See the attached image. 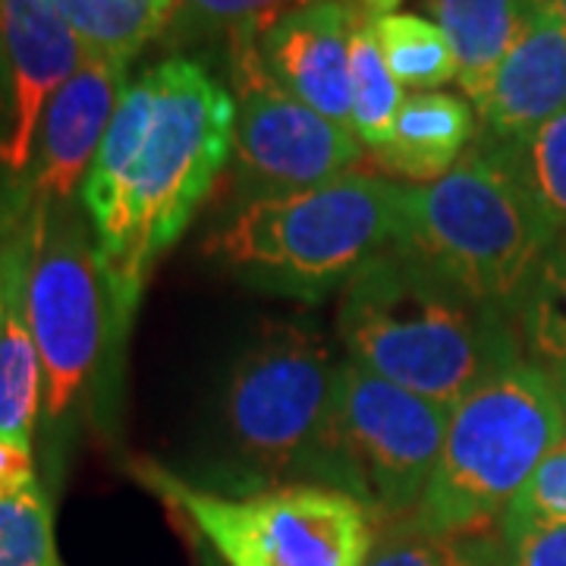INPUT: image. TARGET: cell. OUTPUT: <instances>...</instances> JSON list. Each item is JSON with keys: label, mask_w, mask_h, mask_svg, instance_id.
I'll use <instances>...</instances> for the list:
<instances>
[{"label": "cell", "mask_w": 566, "mask_h": 566, "mask_svg": "<svg viewBox=\"0 0 566 566\" xmlns=\"http://www.w3.org/2000/svg\"><path fill=\"white\" fill-rule=\"evenodd\" d=\"M237 98L199 61L148 66L123 92L82 186L114 340L139 312L155 264L196 218L233 155Z\"/></svg>", "instance_id": "6da1fadb"}, {"label": "cell", "mask_w": 566, "mask_h": 566, "mask_svg": "<svg viewBox=\"0 0 566 566\" xmlns=\"http://www.w3.org/2000/svg\"><path fill=\"white\" fill-rule=\"evenodd\" d=\"M337 337L349 363L447 409L520 359L510 312L463 293L400 243L346 283Z\"/></svg>", "instance_id": "7a4b0ae2"}, {"label": "cell", "mask_w": 566, "mask_h": 566, "mask_svg": "<svg viewBox=\"0 0 566 566\" xmlns=\"http://www.w3.org/2000/svg\"><path fill=\"white\" fill-rule=\"evenodd\" d=\"M406 189L409 182L344 174L300 192L245 199L208 252L255 290L318 303L400 240Z\"/></svg>", "instance_id": "3957f363"}, {"label": "cell", "mask_w": 566, "mask_h": 566, "mask_svg": "<svg viewBox=\"0 0 566 566\" xmlns=\"http://www.w3.org/2000/svg\"><path fill=\"white\" fill-rule=\"evenodd\" d=\"M560 233L488 139L441 180L406 189L397 243L463 293L513 312Z\"/></svg>", "instance_id": "277c9868"}, {"label": "cell", "mask_w": 566, "mask_h": 566, "mask_svg": "<svg viewBox=\"0 0 566 566\" xmlns=\"http://www.w3.org/2000/svg\"><path fill=\"white\" fill-rule=\"evenodd\" d=\"M564 441L557 381L520 356L450 409L441 457L412 516L444 538L482 535Z\"/></svg>", "instance_id": "5b68a950"}, {"label": "cell", "mask_w": 566, "mask_h": 566, "mask_svg": "<svg viewBox=\"0 0 566 566\" xmlns=\"http://www.w3.org/2000/svg\"><path fill=\"white\" fill-rule=\"evenodd\" d=\"M340 365L312 324L274 322L252 337L218 400V463L233 494L305 485Z\"/></svg>", "instance_id": "8992f818"}, {"label": "cell", "mask_w": 566, "mask_h": 566, "mask_svg": "<svg viewBox=\"0 0 566 566\" xmlns=\"http://www.w3.org/2000/svg\"><path fill=\"white\" fill-rule=\"evenodd\" d=\"M133 475L177 510L227 566H365L378 523L356 497L324 485L223 494L192 485L155 460Z\"/></svg>", "instance_id": "52a82bcc"}, {"label": "cell", "mask_w": 566, "mask_h": 566, "mask_svg": "<svg viewBox=\"0 0 566 566\" xmlns=\"http://www.w3.org/2000/svg\"><path fill=\"white\" fill-rule=\"evenodd\" d=\"M450 409L344 359L305 485L344 491L378 526L412 516L444 447Z\"/></svg>", "instance_id": "ba28073f"}, {"label": "cell", "mask_w": 566, "mask_h": 566, "mask_svg": "<svg viewBox=\"0 0 566 566\" xmlns=\"http://www.w3.org/2000/svg\"><path fill=\"white\" fill-rule=\"evenodd\" d=\"M25 308L39 346L48 422L66 419L114 337L111 296L88 214L73 202L44 205L29 262Z\"/></svg>", "instance_id": "9c48e42d"}, {"label": "cell", "mask_w": 566, "mask_h": 566, "mask_svg": "<svg viewBox=\"0 0 566 566\" xmlns=\"http://www.w3.org/2000/svg\"><path fill=\"white\" fill-rule=\"evenodd\" d=\"M233 85L237 126L230 161L252 192L249 199L337 180L363 158V142L353 129L322 117L264 73L255 41H233Z\"/></svg>", "instance_id": "30bf717a"}, {"label": "cell", "mask_w": 566, "mask_h": 566, "mask_svg": "<svg viewBox=\"0 0 566 566\" xmlns=\"http://www.w3.org/2000/svg\"><path fill=\"white\" fill-rule=\"evenodd\" d=\"M0 54L7 70L0 167L22 174L35 155L44 107L80 70L85 48L54 0H0Z\"/></svg>", "instance_id": "8fae6325"}, {"label": "cell", "mask_w": 566, "mask_h": 566, "mask_svg": "<svg viewBox=\"0 0 566 566\" xmlns=\"http://www.w3.org/2000/svg\"><path fill=\"white\" fill-rule=\"evenodd\" d=\"M126 92V63L85 54L82 66L51 98L29 164V196L41 205L73 202L98 158L104 133Z\"/></svg>", "instance_id": "7c38bea8"}, {"label": "cell", "mask_w": 566, "mask_h": 566, "mask_svg": "<svg viewBox=\"0 0 566 566\" xmlns=\"http://www.w3.org/2000/svg\"><path fill=\"white\" fill-rule=\"evenodd\" d=\"M485 139L523 142L566 111V25L551 0H523L520 29L475 102Z\"/></svg>", "instance_id": "4fadbf2b"}, {"label": "cell", "mask_w": 566, "mask_h": 566, "mask_svg": "<svg viewBox=\"0 0 566 566\" xmlns=\"http://www.w3.org/2000/svg\"><path fill=\"white\" fill-rule=\"evenodd\" d=\"M44 205L20 186L0 218V438L32 441L44 409V378L29 308L25 283Z\"/></svg>", "instance_id": "5bb4252c"}, {"label": "cell", "mask_w": 566, "mask_h": 566, "mask_svg": "<svg viewBox=\"0 0 566 566\" xmlns=\"http://www.w3.org/2000/svg\"><path fill=\"white\" fill-rule=\"evenodd\" d=\"M349 25V0H322L290 13L255 41L262 70L283 92L346 129H353Z\"/></svg>", "instance_id": "9a60e30c"}, {"label": "cell", "mask_w": 566, "mask_h": 566, "mask_svg": "<svg viewBox=\"0 0 566 566\" xmlns=\"http://www.w3.org/2000/svg\"><path fill=\"white\" fill-rule=\"evenodd\" d=\"M475 139L472 104L447 92L406 95L387 145L375 151L390 177L412 180V186L441 180L469 151Z\"/></svg>", "instance_id": "2e32d148"}, {"label": "cell", "mask_w": 566, "mask_h": 566, "mask_svg": "<svg viewBox=\"0 0 566 566\" xmlns=\"http://www.w3.org/2000/svg\"><path fill=\"white\" fill-rule=\"evenodd\" d=\"M353 25H349V85H353V133L363 145L378 151L394 133L397 111L403 104L400 82L387 70L378 20L394 13L400 0H349Z\"/></svg>", "instance_id": "e0dca14e"}, {"label": "cell", "mask_w": 566, "mask_h": 566, "mask_svg": "<svg viewBox=\"0 0 566 566\" xmlns=\"http://www.w3.org/2000/svg\"><path fill=\"white\" fill-rule=\"evenodd\" d=\"M460 63V85L472 104L485 95L488 82L520 29L523 0H424Z\"/></svg>", "instance_id": "ac0fdd59"}, {"label": "cell", "mask_w": 566, "mask_h": 566, "mask_svg": "<svg viewBox=\"0 0 566 566\" xmlns=\"http://www.w3.org/2000/svg\"><path fill=\"white\" fill-rule=\"evenodd\" d=\"M85 54L129 63L170 22L180 0H54Z\"/></svg>", "instance_id": "d6986e66"}, {"label": "cell", "mask_w": 566, "mask_h": 566, "mask_svg": "<svg viewBox=\"0 0 566 566\" xmlns=\"http://www.w3.org/2000/svg\"><path fill=\"white\" fill-rule=\"evenodd\" d=\"M510 318L528 363L551 378L566 371V237H557L532 271Z\"/></svg>", "instance_id": "ffe728a7"}, {"label": "cell", "mask_w": 566, "mask_h": 566, "mask_svg": "<svg viewBox=\"0 0 566 566\" xmlns=\"http://www.w3.org/2000/svg\"><path fill=\"white\" fill-rule=\"evenodd\" d=\"M378 44L390 76L412 92H438L460 80V63L450 41L434 20L416 13H385L378 20Z\"/></svg>", "instance_id": "44dd1931"}, {"label": "cell", "mask_w": 566, "mask_h": 566, "mask_svg": "<svg viewBox=\"0 0 566 566\" xmlns=\"http://www.w3.org/2000/svg\"><path fill=\"white\" fill-rule=\"evenodd\" d=\"M491 142V139H488ZM504 161L526 182L532 199L554 223V230L566 237V111L547 120L523 142H491Z\"/></svg>", "instance_id": "7402d4cb"}, {"label": "cell", "mask_w": 566, "mask_h": 566, "mask_svg": "<svg viewBox=\"0 0 566 566\" xmlns=\"http://www.w3.org/2000/svg\"><path fill=\"white\" fill-rule=\"evenodd\" d=\"M0 566H61L54 513L41 482L0 501Z\"/></svg>", "instance_id": "603a6c76"}, {"label": "cell", "mask_w": 566, "mask_h": 566, "mask_svg": "<svg viewBox=\"0 0 566 566\" xmlns=\"http://www.w3.org/2000/svg\"><path fill=\"white\" fill-rule=\"evenodd\" d=\"M186 10L208 29H223L233 41H259L290 13L322 0H182Z\"/></svg>", "instance_id": "cb8c5ba5"}, {"label": "cell", "mask_w": 566, "mask_h": 566, "mask_svg": "<svg viewBox=\"0 0 566 566\" xmlns=\"http://www.w3.org/2000/svg\"><path fill=\"white\" fill-rule=\"evenodd\" d=\"M457 538L434 535L419 526L416 516H403L378 526V538L365 566H453Z\"/></svg>", "instance_id": "d4e9b609"}, {"label": "cell", "mask_w": 566, "mask_h": 566, "mask_svg": "<svg viewBox=\"0 0 566 566\" xmlns=\"http://www.w3.org/2000/svg\"><path fill=\"white\" fill-rule=\"evenodd\" d=\"M494 538L504 566H566V520L504 513Z\"/></svg>", "instance_id": "484cf974"}, {"label": "cell", "mask_w": 566, "mask_h": 566, "mask_svg": "<svg viewBox=\"0 0 566 566\" xmlns=\"http://www.w3.org/2000/svg\"><path fill=\"white\" fill-rule=\"evenodd\" d=\"M513 516H538V520H566V441L551 450L528 485L506 506Z\"/></svg>", "instance_id": "4316f807"}, {"label": "cell", "mask_w": 566, "mask_h": 566, "mask_svg": "<svg viewBox=\"0 0 566 566\" xmlns=\"http://www.w3.org/2000/svg\"><path fill=\"white\" fill-rule=\"evenodd\" d=\"M35 482H39V475H35L32 441L0 438V501L22 494L25 488H32Z\"/></svg>", "instance_id": "83f0119b"}, {"label": "cell", "mask_w": 566, "mask_h": 566, "mask_svg": "<svg viewBox=\"0 0 566 566\" xmlns=\"http://www.w3.org/2000/svg\"><path fill=\"white\" fill-rule=\"evenodd\" d=\"M453 566H504L497 538H491L485 532L457 538V560H453Z\"/></svg>", "instance_id": "f1b7e54d"}, {"label": "cell", "mask_w": 566, "mask_h": 566, "mask_svg": "<svg viewBox=\"0 0 566 566\" xmlns=\"http://www.w3.org/2000/svg\"><path fill=\"white\" fill-rule=\"evenodd\" d=\"M551 7L557 10V17H560V22L566 25V0H551Z\"/></svg>", "instance_id": "f546056e"}, {"label": "cell", "mask_w": 566, "mask_h": 566, "mask_svg": "<svg viewBox=\"0 0 566 566\" xmlns=\"http://www.w3.org/2000/svg\"><path fill=\"white\" fill-rule=\"evenodd\" d=\"M554 381H557V390H560V400H564V412H566V371L564 375H557Z\"/></svg>", "instance_id": "4dcf8cb0"}]
</instances>
